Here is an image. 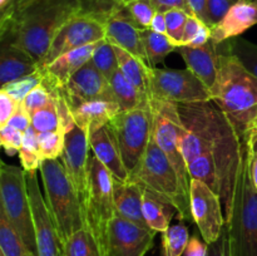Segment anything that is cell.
<instances>
[{
	"label": "cell",
	"instance_id": "obj_29",
	"mask_svg": "<svg viewBox=\"0 0 257 256\" xmlns=\"http://www.w3.org/2000/svg\"><path fill=\"white\" fill-rule=\"evenodd\" d=\"M141 39L145 45L148 64L151 68H156V65L165 62V58L170 53L177 50V47L173 44L167 34L156 33L152 29L141 30Z\"/></svg>",
	"mask_w": 257,
	"mask_h": 256
},
{
	"label": "cell",
	"instance_id": "obj_58",
	"mask_svg": "<svg viewBox=\"0 0 257 256\" xmlns=\"http://www.w3.org/2000/svg\"><path fill=\"white\" fill-rule=\"evenodd\" d=\"M253 2H255V3H256V4H257V0H253Z\"/></svg>",
	"mask_w": 257,
	"mask_h": 256
},
{
	"label": "cell",
	"instance_id": "obj_7",
	"mask_svg": "<svg viewBox=\"0 0 257 256\" xmlns=\"http://www.w3.org/2000/svg\"><path fill=\"white\" fill-rule=\"evenodd\" d=\"M0 210L33 256H38L37 237L27 187V172L17 166H0Z\"/></svg>",
	"mask_w": 257,
	"mask_h": 256
},
{
	"label": "cell",
	"instance_id": "obj_6",
	"mask_svg": "<svg viewBox=\"0 0 257 256\" xmlns=\"http://www.w3.org/2000/svg\"><path fill=\"white\" fill-rule=\"evenodd\" d=\"M44 196L63 243L85 227L82 202L62 161L44 160L40 165Z\"/></svg>",
	"mask_w": 257,
	"mask_h": 256
},
{
	"label": "cell",
	"instance_id": "obj_15",
	"mask_svg": "<svg viewBox=\"0 0 257 256\" xmlns=\"http://www.w3.org/2000/svg\"><path fill=\"white\" fill-rule=\"evenodd\" d=\"M156 232L115 212L108 227L103 255L145 256L152 248Z\"/></svg>",
	"mask_w": 257,
	"mask_h": 256
},
{
	"label": "cell",
	"instance_id": "obj_34",
	"mask_svg": "<svg viewBox=\"0 0 257 256\" xmlns=\"http://www.w3.org/2000/svg\"><path fill=\"white\" fill-rule=\"evenodd\" d=\"M225 45L228 52L235 55L241 64L257 78V44L243 38H233L225 42Z\"/></svg>",
	"mask_w": 257,
	"mask_h": 256
},
{
	"label": "cell",
	"instance_id": "obj_22",
	"mask_svg": "<svg viewBox=\"0 0 257 256\" xmlns=\"http://www.w3.org/2000/svg\"><path fill=\"white\" fill-rule=\"evenodd\" d=\"M89 138L90 151L95 155V157L105 166L114 180L128 181L130 172L123 163L114 133L109 124L94 131L88 136Z\"/></svg>",
	"mask_w": 257,
	"mask_h": 256
},
{
	"label": "cell",
	"instance_id": "obj_51",
	"mask_svg": "<svg viewBox=\"0 0 257 256\" xmlns=\"http://www.w3.org/2000/svg\"><path fill=\"white\" fill-rule=\"evenodd\" d=\"M210 40H211V28L205 24L202 28H201L200 32L197 33L195 39H193L188 45H185V47H191V48L202 47V45H205L206 43H208Z\"/></svg>",
	"mask_w": 257,
	"mask_h": 256
},
{
	"label": "cell",
	"instance_id": "obj_27",
	"mask_svg": "<svg viewBox=\"0 0 257 256\" xmlns=\"http://www.w3.org/2000/svg\"><path fill=\"white\" fill-rule=\"evenodd\" d=\"M110 87H112L113 94L115 97V102L119 104L120 110H131L135 108L146 104L150 100V97L145 93L141 92L136 88L124 74L122 70H117L112 78L109 79Z\"/></svg>",
	"mask_w": 257,
	"mask_h": 256
},
{
	"label": "cell",
	"instance_id": "obj_44",
	"mask_svg": "<svg viewBox=\"0 0 257 256\" xmlns=\"http://www.w3.org/2000/svg\"><path fill=\"white\" fill-rule=\"evenodd\" d=\"M206 256H231L227 223L223 226L222 232L218 236L217 240L207 243V253H206Z\"/></svg>",
	"mask_w": 257,
	"mask_h": 256
},
{
	"label": "cell",
	"instance_id": "obj_60",
	"mask_svg": "<svg viewBox=\"0 0 257 256\" xmlns=\"http://www.w3.org/2000/svg\"><path fill=\"white\" fill-rule=\"evenodd\" d=\"M251 2H253V0H251Z\"/></svg>",
	"mask_w": 257,
	"mask_h": 256
},
{
	"label": "cell",
	"instance_id": "obj_14",
	"mask_svg": "<svg viewBox=\"0 0 257 256\" xmlns=\"http://www.w3.org/2000/svg\"><path fill=\"white\" fill-rule=\"evenodd\" d=\"M190 205L193 221L197 225L203 241L211 243L217 240L226 225L222 202L217 193L213 192L202 181L191 178Z\"/></svg>",
	"mask_w": 257,
	"mask_h": 256
},
{
	"label": "cell",
	"instance_id": "obj_30",
	"mask_svg": "<svg viewBox=\"0 0 257 256\" xmlns=\"http://www.w3.org/2000/svg\"><path fill=\"white\" fill-rule=\"evenodd\" d=\"M63 256H103V252L93 233L84 227L63 243Z\"/></svg>",
	"mask_w": 257,
	"mask_h": 256
},
{
	"label": "cell",
	"instance_id": "obj_25",
	"mask_svg": "<svg viewBox=\"0 0 257 256\" xmlns=\"http://www.w3.org/2000/svg\"><path fill=\"white\" fill-rule=\"evenodd\" d=\"M115 212L122 217L148 227L143 216V188L131 181H118L113 178Z\"/></svg>",
	"mask_w": 257,
	"mask_h": 256
},
{
	"label": "cell",
	"instance_id": "obj_53",
	"mask_svg": "<svg viewBox=\"0 0 257 256\" xmlns=\"http://www.w3.org/2000/svg\"><path fill=\"white\" fill-rule=\"evenodd\" d=\"M246 143V142H245ZM248 147V156H250V173L252 182L255 185V188L257 190V148L255 146L246 143Z\"/></svg>",
	"mask_w": 257,
	"mask_h": 256
},
{
	"label": "cell",
	"instance_id": "obj_1",
	"mask_svg": "<svg viewBox=\"0 0 257 256\" xmlns=\"http://www.w3.org/2000/svg\"><path fill=\"white\" fill-rule=\"evenodd\" d=\"M177 107L182 122L181 152L186 163L198 156H212L220 175V198L227 218L232 205L242 141L212 100L177 103Z\"/></svg>",
	"mask_w": 257,
	"mask_h": 256
},
{
	"label": "cell",
	"instance_id": "obj_11",
	"mask_svg": "<svg viewBox=\"0 0 257 256\" xmlns=\"http://www.w3.org/2000/svg\"><path fill=\"white\" fill-rule=\"evenodd\" d=\"M105 19L107 17L97 13H83L72 18L63 25L48 52L38 60V68L43 69L58 57L70 50L104 40Z\"/></svg>",
	"mask_w": 257,
	"mask_h": 256
},
{
	"label": "cell",
	"instance_id": "obj_24",
	"mask_svg": "<svg viewBox=\"0 0 257 256\" xmlns=\"http://www.w3.org/2000/svg\"><path fill=\"white\" fill-rule=\"evenodd\" d=\"M120 110L119 104L113 100H92L73 108L72 115L75 124L88 136L107 125Z\"/></svg>",
	"mask_w": 257,
	"mask_h": 256
},
{
	"label": "cell",
	"instance_id": "obj_59",
	"mask_svg": "<svg viewBox=\"0 0 257 256\" xmlns=\"http://www.w3.org/2000/svg\"><path fill=\"white\" fill-rule=\"evenodd\" d=\"M0 256H4V255H3V253H0Z\"/></svg>",
	"mask_w": 257,
	"mask_h": 256
},
{
	"label": "cell",
	"instance_id": "obj_33",
	"mask_svg": "<svg viewBox=\"0 0 257 256\" xmlns=\"http://www.w3.org/2000/svg\"><path fill=\"white\" fill-rule=\"evenodd\" d=\"M190 235L183 223L171 225L162 233V256H182L185 253Z\"/></svg>",
	"mask_w": 257,
	"mask_h": 256
},
{
	"label": "cell",
	"instance_id": "obj_5",
	"mask_svg": "<svg viewBox=\"0 0 257 256\" xmlns=\"http://www.w3.org/2000/svg\"><path fill=\"white\" fill-rule=\"evenodd\" d=\"M226 223L231 256H257V190L251 178L250 156L245 142Z\"/></svg>",
	"mask_w": 257,
	"mask_h": 256
},
{
	"label": "cell",
	"instance_id": "obj_19",
	"mask_svg": "<svg viewBox=\"0 0 257 256\" xmlns=\"http://www.w3.org/2000/svg\"><path fill=\"white\" fill-rule=\"evenodd\" d=\"M100 42L92 43L85 47L70 50V52L58 57L45 68L39 69L44 75L43 84L48 89H62L69 82L70 78L92 59L94 50L97 49Z\"/></svg>",
	"mask_w": 257,
	"mask_h": 256
},
{
	"label": "cell",
	"instance_id": "obj_2",
	"mask_svg": "<svg viewBox=\"0 0 257 256\" xmlns=\"http://www.w3.org/2000/svg\"><path fill=\"white\" fill-rule=\"evenodd\" d=\"M118 0H12L2 10L0 40L39 60L65 23L83 13L108 17Z\"/></svg>",
	"mask_w": 257,
	"mask_h": 256
},
{
	"label": "cell",
	"instance_id": "obj_16",
	"mask_svg": "<svg viewBox=\"0 0 257 256\" xmlns=\"http://www.w3.org/2000/svg\"><path fill=\"white\" fill-rule=\"evenodd\" d=\"M89 155L90 147L88 135L79 125L74 124L72 130L65 132L64 150L60 156V161L79 195L83 208H84L88 197Z\"/></svg>",
	"mask_w": 257,
	"mask_h": 256
},
{
	"label": "cell",
	"instance_id": "obj_55",
	"mask_svg": "<svg viewBox=\"0 0 257 256\" xmlns=\"http://www.w3.org/2000/svg\"><path fill=\"white\" fill-rule=\"evenodd\" d=\"M10 2L12 0H0V10H4L10 4Z\"/></svg>",
	"mask_w": 257,
	"mask_h": 256
},
{
	"label": "cell",
	"instance_id": "obj_12",
	"mask_svg": "<svg viewBox=\"0 0 257 256\" xmlns=\"http://www.w3.org/2000/svg\"><path fill=\"white\" fill-rule=\"evenodd\" d=\"M148 97L173 103H193L211 100V93L191 70L151 68Z\"/></svg>",
	"mask_w": 257,
	"mask_h": 256
},
{
	"label": "cell",
	"instance_id": "obj_37",
	"mask_svg": "<svg viewBox=\"0 0 257 256\" xmlns=\"http://www.w3.org/2000/svg\"><path fill=\"white\" fill-rule=\"evenodd\" d=\"M39 141V152L42 160H58L62 156L65 143V132L38 133Z\"/></svg>",
	"mask_w": 257,
	"mask_h": 256
},
{
	"label": "cell",
	"instance_id": "obj_20",
	"mask_svg": "<svg viewBox=\"0 0 257 256\" xmlns=\"http://www.w3.org/2000/svg\"><path fill=\"white\" fill-rule=\"evenodd\" d=\"M257 24V4L250 0H242L232 4L225 17L215 27L211 28V40L222 44Z\"/></svg>",
	"mask_w": 257,
	"mask_h": 256
},
{
	"label": "cell",
	"instance_id": "obj_28",
	"mask_svg": "<svg viewBox=\"0 0 257 256\" xmlns=\"http://www.w3.org/2000/svg\"><path fill=\"white\" fill-rule=\"evenodd\" d=\"M173 212H176L175 208L166 205L143 190V216L151 230L162 233L167 231L171 226L170 222L172 220Z\"/></svg>",
	"mask_w": 257,
	"mask_h": 256
},
{
	"label": "cell",
	"instance_id": "obj_4",
	"mask_svg": "<svg viewBox=\"0 0 257 256\" xmlns=\"http://www.w3.org/2000/svg\"><path fill=\"white\" fill-rule=\"evenodd\" d=\"M128 181L175 208L180 220L193 221L190 196L183 190L177 171L153 137L137 167L130 172Z\"/></svg>",
	"mask_w": 257,
	"mask_h": 256
},
{
	"label": "cell",
	"instance_id": "obj_23",
	"mask_svg": "<svg viewBox=\"0 0 257 256\" xmlns=\"http://www.w3.org/2000/svg\"><path fill=\"white\" fill-rule=\"evenodd\" d=\"M38 60L32 54L17 45L8 42H2L0 45V84L17 80L19 78L35 73Z\"/></svg>",
	"mask_w": 257,
	"mask_h": 256
},
{
	"label": "cell",
	"instance_id": "obj_42",
	"mask_svg": "<svg viewBox=\"0 0 257 256\" xmlns=\"http://www.w3.org/2000/svg\"><path fill=\"white\" fill-rule=\"evenodd\" d=\"M20 103L17 102L10 94L5 90L0 89V127L8 124L10 118L13 117L17 109L19 108Z\"/></svg>",
	"mask_w": 257,
	"mask_h": 256
},
{
	"label": "cell",
	"instance_id": "obj_31",
	"mask_svg": "<svg viewBox=\"0 0 257 256\" xmlns=\"http://www.w3.org/2000/svg\"><path fill=\"white\" fill-rule=\"evenodd\" d=\"M0 253L4 256L32 255L2 210H0Z\"/></svg>",
	"mask_w": 257,
	"mask_h": 256
},
{
	"label": "cell",
	"instance_id": "obj_9",
	"mask_svg": "<svg viewBox=\"0 0 257 256\" xmlns=\"http://www.w3.org/2000/svg\"><path fill=\"white\" fill-rule=\"evenodd\" d=\"M150 107L152 112V137L177 171L183 190L190 196L191 176L180 148L182 122L177 103L150 97Z\"/></svg>",
	"mask_w": 257,
	"mask_h": 256
},
{
	"label": "cell",
	"instance_id": "obj_35",
	"mask_svg": "<svg viewBox=\"0 0 257 256\" xmlns=\"http://www.w3.org/2000/svg\"><path fill=\"white\" fill-rule=\"evenodd\" d=\"M92 62L94 67L107 78L108 80L114 75L117 70H119V63H118L117 54L114 52V48L107 40H102L94 50V54L92 57Z\"/></svg>",
	"mask_w": 257,
	"mask_h": 256
},
{
	"label": "cell",
	"instance_id": "obj_3",
	"mask_svg": "<svg viewBox=\"0 0 257 256\" xmlns=\"http://www.w3.org/2000/svg\"><path fill=\"white\" fill-rule=\"evenodd\" d=\"M218 47V73L210 89L211 100L245 142L257 132V78L228 52L226 45L223 49L221 44Z\"/></svg>",
	"mask_w": 257,
	"mask_h": 256
},
{
	"label": "cell",
	"instance_id": "obj_10",
	"mask_svg": "<svg viewBox=\"0 0 257 256\" xmlns=\"http://www.w3.org/2000/svg\"><path fill=\"white\" fill-rule=\"evenodd\" d=\"M108 124L114 133L125 168L132 172L145 155L152 137L150 100L135 109L119 112Z\"/></svg>",
	"mask_w": 257,
	"mask_h": 256
},
{
	"label": "cell",
	"instance_id": "obj_26",
	"mask_svg": "<svg viewBox=\"0 0 257 256\" xmlns=\"http://www.w3.org/2000/svg\"><path fill=\"white\" fill-rule=\"evenodd\" d=\"M113 48H114V52L117 54L119 69L122 70L124 77L141 92L148 95L151 75L150 65L136 55L131 54L127 50L117 47V45H113Z\"/></svg>",
	"mask_w": 257,
	"mask_h": 256
},
{
	"label": "cell",
	"instance_id": "obj_17",
	"mask_svg": "<svg viewBox=\"0 0 257 256\" xmlns=\"http://www.w3.org/2000/svg\"><path fill=\"white\" fill-rule=\"evenodd\" d=\"M59 90L64 95L70 110L82 103L92 100L115 102L110 82L94 67L92 59L84 67L80 68Z\"/></svg>",
	"mask_w": 257,
	"mask_h": 256
},
{
	"label": "cell",
	"instance_id": "obj_49",
	"mask_svg": "<svg viewBox=\"0 0 257 256\" xmlns=\"http://www.w3.org/2000/svg\"><path fill=\"white\" fill-rule=\"evenodd\" d=\"M156 12L167 13L172 9H182L190 15L187 7V0H151Z\"/></svg>",
	"mask_w": 257,
	"mask_h": 256
},
{
	"label": "cell",
	"instance_id": "obj_54",
	"mask_svg": "<svg viewBox=\"0 0 257 256\" xmlns=\"http://www.w3.org/2000/svg\"><path fill=\"white\" fill-rule=\"evenodd\" d=\"M246 143H250V145L255 146V147L257 148V132L253 136H251V137L246 141Z\"/></svg>",
	"mask_w": 257,
	"mask_h": 256
},
{
	"label": "cell",
	"instance_id": "obj_13",
	"mask_svg": "<svg viewBox=\"0 0 257 256\" xmlns=\"http://www.w3.org/2000/svg\"><path fill=\"white\" fill-rule=\"evenodd\" d=\"M27 187L37 237L38 256H63V242L58 235L45 196L40 191L37 171L27 172Z\"/></svg>",
	"mask_w": 257,
	"mask_h": 256
},
{
	"label": "cell",
	"instance_id": "obj_57",
	"mask_svg": "<svg viewBox=\"0 0 257 256\" xmlns=\"http://www.w3.org/2000/svg\"><path fill=\"white\" fill-rule=\"evenodd\" d=\"M231 3H232V4H235V3H238V2H242V0H230ZM251 2V0H250Z\"/></svg>",
	"mask_w": 257,
	"mask_h": 256
},
{
	"label": "cell",
	"instance_id": "obj_39",
	"mask_svg": "<svg viewBox=\"0 0 257 256\" xmlns=\"http://www.w3.org/2000/svg\"><path fill=\"white\" fill-rule=\"evenodd\" d=\"M166 23H167V35L176 47H181L182 42L183 30H185L186 22L190 15L182 9H172L165 13Z\"/></svg>",
	"mask_w": 257,
	"mask_h": 256
},
{
	"label": "cell",
	"instance_id": "obj_45",
	"mask_svg": "<svg viewBox=\"0 0 257 256\" xmlns=\"http://www.w3.org/2000/svg\"><path fill=\"white\" fill-rule=\"evenodd\" d=\"M19 157L20 162H22V168L25 172H35V171L39 170L43 162L39 152L30 151L24 147H22V150H20Z\"/></svg>",
	"mask_w": 257,
	"mask_h": 256
},
{
	"label": "cell",
	"instance_id": "obj_47",
	"mask_svg": "<svg viewBox=\"0 0 257 256\" xmlns=\"http://www.w3.org/2000/svg\"><path fill=\"white\" fill-rule=\"evenodd\" d=\"M205 25V23L202 20H200L198 18L193 17V15H190L186 22L185 25V30H183V35H182V42H181V47L183 45H188L195 37L197 35V33L200 32L201 28Z\"/></svg>",
	"mask_w": 257,
	"mask_h": 256
},
{
	"label": "cell",
	"instance_id": "obj_48",
	"mask_svg": "<svg viewBox=\"0 0 257 256\" xmlns=\"http://www.w3.org/2000/svg\"><path fill=\"white\" fill-rule=\"evenodd\" d=\"M188 13L190 15L202 20L206 25L210 27V19L207 13V2L206 0H187Z\"/></svg>",
	"mask_w": 257,
	"mask_h": 256
},
{
	"label": "cell",
	"instance_id": "obj_43",
	"mask_svg": "<svg viewBox=\"0 0 257 256\" xmlns=\"http://www.w3.org/2000/svg\"><path fill=\"white\" fill-rule=\"evenodd\" d=\"M206 2H207L210 28L215 27L218 22H221V19L228 12V9L232 7V3L230 0H206Z\"/></svg>",
	"mask_w": 257,
	"mask_h": 256
},
{
	"label": "cell",
	"instance_id": "obj_52",
	"mask_svg": "<svg viewBox=\"0 0 257 256\" xmlns=\"http://www.w3.org/2000/svg\"><path fill=\"white\" fill-rule=\"evenodd\" d=\"M150 29H152L156 33H161V34H167V23H166L165 13H156L155 18L151 23Z\"/></svg>",
	"mask_w": 257,
	"mask_h": 256
},
{
	"label": "cell",
	"instance_id": "obj_61",
	"mask_svg": "<svg viewBox=\"0 0 257 256\" xmlns=\"http://www.w3.org/2000/svg\"><path fill=\"white\" fill-rule=\"evenodd\" d=\"M30 256H33V255H30Z\"/></svg>",
	"mask_w": 257,
	"mask_h": 256
},
{
	"label": "cell",
	"instance_id": "obj_32",
	"mask_svg": "<svg viewBox=\"0 0 257 256\" xmlns=\"http://www.w3.org/2000/svg\"><path fill=\"white\" fill-rule=\"evenodd\" d=\"M32 127L37 131V133L57 132V131L65 132L59 109H58L54 99H52L47 105L33 113Z\"/></svg>",
	"mask_w": 257,
	"mask_h": 256
},
{
	"label": "cell",
	"instance_id": "obj_56",
	"mask_svg": "<svg viewBox=\"0 0 257 256\" xmlns=\"http://www.w3.org/2000/svg\"><path fill=\"white\" fill-rule=\"evenodd\" d=\"M130 2H132V0H119V3H122V4H127Z\"/></svg>",
	"mask_w": 257,
	"mask_h": 256
},
{
	"label": "cell",
	"instance_id": "obj_36",
	"mask_svg": "<svg viewBox=\"0 0 257 256\" xmlns=\"http://www.w3.org/2000/svg\"><path fill=\"white\" fill-rule=\"evenodd\" d=\"M44 82V75L40 70H37L35 73H32L29 75H25V77L19 78L17 80H13V82L8 83V84L3 85L0 89L5 90L8 94L12 95L17 102L22 103L25 99L28 94L32 92L34 88H37L38 85L43 84Z\"/></svg>",
	"mask_w": 257,
	"mask_h": 256
},
{
	"label": "cell",
	"instance_id": "obj_46",
	"mask_svg": "<svg viewBox=\"0 0 257 256\" xmlns=\"http://www.w3.org/2000/svg\"><path fill=\"white\" fill-rule=\"evenodd\" d=\"M7 125L14 128V130L20 131V132L23 133H25L28 131V128L32 127V115L25 110V108L23 107L22 103H20L19 108H18L17 112L13 114V117L10 118Z\"/></svg>",
	"mask_w": 257,
	"mask_h": 256
},
{
	"label": "cell",
	"instance_id": "obj_38",
	"mask_svg": "<svg viewBox=\"0 0 257 256\" xmlns=\"http://www.w3.org/2000/svg\"><path fill=\"white\" fill-rule=\"evenodd\" d=\"M131 19L141 30L150 29L156 15V9L151 0H132L124 4Z\"/></svg>",
	"mask_w": 257,
	"mask_h": 256
},
{
	"label": "cell",
	"instance_id": "obj_8",
	"mask_svg": "<svg viewBox=\"0 0 257 256\" xmlns=\"http://www.w3.org/2000/svg\"><path fill=\"white\" fill-rule=\"evenodd\" d=\"M88 178V197L83 208L85 227L93 233L103 252L108 227L115 215L114 191L113 176L93 152L89 155Z\"/></svg>",
	"mask_w": 257,
	"mask_h": 256
},
{
	"label": "cell",
	"instance_id": "obj_41",
	"mask_svg": "<svg viewBox=\"0 0 257 256\" xmlns=\"http://www.w3.org/2000/svg\"><path fill=\"white\" fill-rule=\"evenodd\" d=\"M23 141H24L23 132L14 130L9 125L0 127V143L8 155L13 156L15 153H19L23 147Z\"/></svg>",
	"mask_w": 257,
	"mask_h": 256
},
{
	"label": "cell",
	"instance_id": "obj_50",
	"mask_svg": "<svg viewBox=\"0 0 257 256\" xmlns=\"http://www.w3.org/2000/svg\"><path fill=\"white\" fill-rule=\"evenodd\" d=\"M207 253V242L200 240L197 236H192L188 240L185 250V256H206Z\"/></svg>",
	"mask_w": 257,
	"mask_h": 256
},
{
	"label": "cell",
	"instance_id": "obj_40",
	"mask_svg": "<svg viewBox=\"0 0 257 256\" xmlns=\"http://www.w3.org/2000/svg\"><path fill=\"white\" fill-rule=\"evenodd\" d=\"M52 99L53 97L52 94H50L49 89H48L44 84H40L38 85L37 88H34V89L25 97V99L22 102V105L25 108V110L32 115L33 113L37 112L38 109H40V108H43L44 105H47Z\"/></svg>",
	"mask_w": 257,
	"mask_h": 256
},
{
	"label": "cell",
	"instance_id": "obj_21",
	"mask_svg": "<svg viewBox=\"0 0 257 256\" xmlns=\"http://www.w3.org/2000/svg\"><path fill=\"white\" fill-rule=\"evenodd\" d=\"M177 53L183 58L187 69L191 70L208 89L215 84L218 73L220 47L210 40L202 47H178Z\"/></svg>",
	"mask_w": 257,
	"mask_h": 256
},
{
	"label": "cell",
	"instance_id": "obj_18",
	"mask_svg": "<svg viewBox=\"0 0 257 256\" xmlns=\"http://www.w3.org/2000/svg\"><path fill=\"white\" fill-rule=\"evenodd\" d=\"M105 40L127 50L148 64L147 53L141 39V29L131 19L122 3L118 2L105 19Z\"/></svg>",
	"mask_w": 257,
	"mask_h": 256
}]
</instances>
